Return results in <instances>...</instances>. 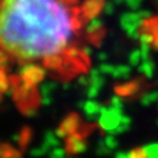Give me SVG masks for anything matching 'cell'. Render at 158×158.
<instances>
[{"label":"cell","mask_w":158,"mask_h":158,"mask_svg":"<svg viewBox=\"0 0 158 158\" xmlns=\"http://www.w3.org/2000/svg\"><path fill=\"white\" fill-rule=\"evenodd\" d=\"M78 18L67 0H2L0 45L25 62L62 56L71 48Z\"/></svg>","instance_id":"cell-1"},{"label":"cell","mask_w":158,"mask_h":158,"mask_svg":"<svg viewBox=\"0 0 158 158\" xmlns=\"http://www.w3.org/2000/svg\"><path fill=\"white\" fill-rule=\"evenodd\" d=\"M146 20L141 18L138 11H127L120 16V26L126 32V35L133 40H138L141 35V29L144 26Z\"/></svg>","instance_id":"cell-2"},{"label":"cell","mask_w":158,"mask_h":158,"mask_svg":"<svg viewBox=\"0 0 158 158\" xmlns=\"http://www.w3.org/2000/svg\"><path fill=\"white\" fill-rule=\"evenodd\" d=\"M123 111L114 108L112 106H102L101 116L98 118V126L102 131L106 133H111L113 130H116L121 123V118H122Z\"/></svg>","instance_id":"cell-3"},{"label":"cell","mask_w":158,"mask_h":158,"mask_svg":"<svg viewBox=\"0 0 158 158\" xmlns=\"http://www.w3.org/2000/svg\"><path fill=\"white\" fill-rule=\"evenodd\" d=\"M18 75L23 81L31 84V85H36L44 80V77L46 76V69L41 65L30 61L20 66Z\"/></svg>","instance_id":"cell-4"},{"label":"cell","mask_w":158,"mask_h":158,"mask_svg":"<svg viewBox=\"0 0 158 158\" xmlns=\"http://www.w3.org/2000/svg\"><path fill=\"white\" fill-rule=\"evenodd\" d=\"M82 111H84L85 118H86L89 122H95V121H98V118L101 116L102 105H100L96 100L89 98L87 101L84 102Z\"/></svg>","instance_id":"cell-5"},{"label":"cell","mask_w":158,"mask_h":158,"mask_svg":"<svg viewBox=\"0 0 158 158\" xmlns=\"http://www.w3.org/2000/svg\"><path fill=\"white\" fill-rule=\"evenodd\" d=\"M66 149L70 151L71 153L75 154H81L85 153L87 149V143L86 141L78 135V133H72L67 137V142H66Z\"/></svg>","instance_id":"cell-6"},{"label":"cell","mask_w":158,"mask_h":158,"mask_svg":"<svg viewBox=\"0 0 158 158\" xmlns=\"http://www.w3.org/2000/svg\"><path fill=\"white\" fill-rule=\"evenodd\" d=\"M103 0H85L81 8L82 16L87 19L97 16L98 13H101V10L103 9Z\"/></svg>","instance_id":"cell-7"},{"label":"cell","mask_w":158,"mask_h":158,"mask_svg":"<svg viewBox=\"0 0 158 158\" xmlns=\"http://www.w3.org/2000/svg\"><path fill=\"white\" fill-rule=\"evenodd\" d=\"M137 71L143 75L146 78H148V80H151V78H153L154 76V72H156V64L153 62L152 59H147V60H142V62L138 65L137 67Z\"/></svg>","instance_id":"cell-8"},{"label":"cell","mask_w":158,"mask_h":158,"mask_svg":"<svg viewBox=\"0 0 158 158\" xmlns=\"http://www.w3.org/2000/svg\"><path fill=\"white\" fill-rule=\"evenodd\" d=\"M132 76V66L131 65H117L114 66V70L112 72V77L116 80H127Z\"/></svg>","instance_id":"cell-9"},{"label":"cell","mask_w":158,"mask_h":158,"mask_svg":"<svg viewBox=\"0 0 158 158\" xmlns=\"http://www.w3.org/2000/svg\"><path fill=\"white\" fill-rule=\"evenodd\" d=\"M103 25H105L103 20L100 16H95V18L89 19L85 26V31L87 35H95V34H98L103 29Z\"/></svg>","instance_id":"cell-10"},{"label":"cell","mask_w":158,"mask_h":158,"mask_svg":"<svg viewBox=\"0 0 158 158\" xmlns=\"http://www.w3.org/2000/svg\"><path fill=\"white\" fill-rule=\"evenodd\" d=\"M60 127L67 133V136L75 133L76 130H77V127H78V118H77V116L76 114L67 116L65 120L61 122V126Z\"/></svg>","instance_id":"cell-11"},{"label":"cell","mask_w":158,"mask_h":158,"mask_svg":"<svg viewBox=\"0 0 158 158\" xmlns=\"http://www.w3.org/2000/svg\"><path fill=\"white\" fill-rule=\"evenodd\" d=\"M43 146L46 147L49 151L60 146V138L55 135V131H46L45 132L44 139H43Z\"/></svg>","instance_id":"cell-12"},{"label":"cell","mask_w":158,"mask_h":158,"mask_svg":"<svg viewBox=\"0 0 158 158\" xmlns=\"http://www.w3.org/2000/svg\"><path fill=\"white\" fill-rule=\"evenodd\" d=\"M139 103L143 107H149L153 103H158V91L153 90V91H148V92L143 94L139 100Z\"/></svg>","instance_id":"cell-13"},{"label":"cell","mask_w":158,"mask_h":158,"mask_svg":"<svg viewBox=\"0 0 158 158\" xmlns=\"http://www.w3.org/2000/svg\"><path fill=\"white\" fill-rule=\"evenodd\" d=\"M141 148H142L146 158H158V142L147 143Z\"/></svg>","instance_id":"cell-14"},{"label":"cell","mask_w":158,"mask_h":158,"mask_svg":"<svg viewBox=\"0 0 158 158\" xmlns=\"http://www.w3.org/2000/svg\"><path fill=\"white\" fill-rule=\"evenodd\" d=\"M142 52L141 49H133L128 55V65L132 67H138V65L142 62Z\"/></svg>","instance_id":"cell-15"},{"label":"cell","mask_w":158,"mask_h":158,"mask_svg":"<svg viewBox=\"0 0 158 158\" xmlns=\"http://www.w3.org/2000/svg\"><path fill=\"white\" fill-rule=\"evenodd\" d=\"M156 39H157V36L152 31H141L138 41H139V45L146 44V45H152L153 46Z\"/></svg>","instance_id":"cell-16"},{"label":"cell","mask_w":158,"mask_h":158,"mask_svg":"<svg viewBox=\"0 0 158 158\" xmlns=\"http://www.w3.org/2000/svg\"><path fill=\"white\" fill-rule=\"evenodd\" d=\"M56 89H57V84L55 81H45L40 86V94L41 96H51Z\"/></svg>","instance_id":"cell-17"},{"label":"cell","mask_w":158,"mask_h":158,"mask_svg":"<svg viewBox=\"0 0 158 158\" xmlns=\"http://www.w3.org/2000/svg\"><path fill=\"white\" fill-rule=\"evenodd\" d=\"M103 141H105L106 146H107V147H108L111 151H113V149H116V148L118 147V139H117L116 135L107 133V135L103 137Z\"/></svg>","instance_id":"cell-18"},{"label":"cell","mask_w":158,"mask_h":158,"mask_svg":"<svg viewBox=\"0 0 158 158\" xmlns=\"http://www.w3.org/2000/svg\"><path fill=\"white\" fill-rule=\"evenodd\" d=\"M111 152H112V151L106 146V143H105L103 138H100V139L97 141L96 153H97L98 156H108V154H111Z\"/></svg>","instance_id":"cell-19"},{"label":"cell","mask_w":158,"mask_h":158,"mask_svg":"<svg viewBox=\"0 0 158 158\" xmlns=\"http://www.w3.org/2000/svg\"><path fill=\"white\" fill-rule=\"evenodd\" d=\"M49 152H50V151H49L46 147H44V146L41 144V146H39V147H34V148H31V151H30L29 153H30L31 157L40 158V157H43V156L49 154Z\"/></svg>","instance_id":"cell-20"},{"label":"cell","mask_w":158,"mask_h":158,"mask_svg":"<svg viewBox=\"0 0 158 158\" xmlns=\"http://www.w3.org/2000/svg\"><path fill=\"white\" fill-rule=\"evenodd\" d=\"M110 106H112V107H114V108H118V110H122V111H123L125 102H123V97H122V95H113V96L111 97Z\"/></svg>","instance_id":"cell-21"},{"label":"cell","mask_w":158,"mask_h":158,"mask_svg":"<svg viewBox=\"0 0 158 158\" xmlns=\"http://www.w3.org/2000/svg\"><path fill=\"white\" fill-rule=\"evenodd\" d=\"M67 149L62 147H55L49 152V158H66Z\"/></svg>","instance_id":"cell-22"},{"label":"cell","mask_w":158,"mask_h":158,"mask_svg":"<svg viewBox=\"0 0 158 158\" xmlns=\"http://www.w3.org/2000/svg\"><path fill=\"white\" fill-rule=\"evenodd\" d=\"M103 76H105V75L90 76V78H91V85L95 86V87H97L98 90H101V89L105 86V82H106V80H105V77H103Z\"/></svg>","instance_id":"cell-23"},{"label":"cell","mask_w":158,"mask_h":158,"mask_svg":"<svg viewBox=\"0 0 158 158\" xmlns=\"http://www.w3.org/2000/svg\"><path fill=\"white\" fill-rule=\"evenodd\" d=\"M9 80H8V76L5 75L4 70L0 69V94L2 92H5L8 89H9Z\"/></svg>","instance_id":"cell-24"},{"label":"cell","mask_w":158,"mask_h":158,"mask_svg":"<svg viewBox=\"0 0 158 158\" xmlns=\"http://www.w3.org/2000/svg\"><path fill=\"white\" fill-rule=\"evenodd\" d=\"M102 11H103V14L107 15V16H111V15L114 14V11H116V4L113 3V0H108V2H105Z\"/></svg>","instance_id":"cell-25"},{"label":"cell","mask_w":158,"mask_h":158,"mask_svg":"<svg viewBox=\"0 0 158 158\" xmlns=\"http://www.w3.org/2000/svg\"><path fill=\"white\" fill-rule=\"evenodd\" d=\"M135 84L131 82V84H125L122 85L121 87H117V91L120 95H130V94H133L136 90H135Z\"/></svg>","instance_id":"cell-26"},{"label":"cell","mask_w":158,"mask_h":158,"mask_svg":"<svg viewBox=\"0 0 158 158\" xmlns=\"http://www.w3.org/2000/svg\"><path fill=\"white\" fill-rule=\"evenodd\" d=\"M100 71L102 75H111L112 76V72L114 70V66L111 65V64H107V62H101L100 66H98Z\"/></svg>","instance_id":"cell-27"},{"label":"cell","mask_w":158,"mask_h":158,"mask_svg":"<svg viewBox=\"0 0 158 158\" xmlns=\"http://www.w3.org/2000/svg\"><path fill=\"white\" fill-rule=\"evenodd\" d=\"M142 3H143V0H127V3H126L125 5H126L130 10L137 11V10H139Z\"/></svg>","instance_id":"cell-28"},{"label":"cell","mask_w":158,"mask_h":158,"mask_svg":"<svg viewBox=\"0 0 158 158\" xmlns=\"http://www.w3.org/2000/svg\"><path fill=\"white\" fill-rule=\"evenodd\" d=\"M139 49H141V52H142V59L143 60H147V59H151V51H152V45H139Z\"/></svg>","instance_id":"cell-29"},{"label":"cell","mask_w":158,"mask_h":158,"mask_svg":"<svg viewBox=\"0 0 158 158\" xmlns=\"http://www.w3.org/2000/svg\"><path fill=\"white\" fill-rule=\"evenodd\" d=\"M77 84L80 86H82V87L87 89L91 85V78L87 75H81V76H78V78H77Z\"/></svg>","instance_id":"cell-30"},{"label":"cell","mask_w":158,"mask_h":158,"mask_svg":"<svg viewBox=\"0 0 158 158\" xmlns=\"http://www.w3.org/2000/svg\"><path fill=\"white\" fill-rule=\"evenodd\" d=\"M100 91H101V90H98L97 87H95V86L90 85V86L87 87V90H86V95H87V97H89V98L95 100V98L100 95Z\"/></svg>","instance_id":"cell-31"},{"label":"cell","mask_w":158,"mask_h":158,"mask_svg":"<svg viewBox=\"0 0 158 158\" xmlns=\"http://www.w3.org/2000/svg\"><path fill=\"white\" fill-rule=\"evenodd\" d=\"M130 128H131V126L125 125V123H120V126H118L116 130H113L111 133H112V135H122V133H126Z\"/></svg>","instance_id":"cell-32"},{"label":"cell","mask_w":158,"mask_h":158,"mask_svg":"<svg viewBox=\"0 0 158 158\" xmlns=\"http://www.w3.org/2000/svg\"><path fill=\"white\" fill-rule=\"evenodd\" d=\"M81 54L85 57H91L92 54H94V48L91 45H85V46L81 48Z\"/></svg>","instance_id":"cell-33"},{"label":"cell","mask_w":158,"mask_h":158,"mask_svg":"<svg viewBox=\"0 0 158 158\" xmlns=\"http://www.w3.org/2000/svg\"><path fill=\"white\" fill-rule=\"evenodd\" d=\"M130 157L131 158H146L142 148H136V149L130 151Z\"/></svg>","instance_id":"cell-34"},{"label":"cell","mask_w":158,"mask_h":158,"mask_svg":"<svg viewBox=\"0 0 158 158\" xmlns=\"http://www.w3.org/2000/svg\"><path fill=\"white\" fill-rule=\"evenodd\" d=\"M137 11H138V14L141 15V18L144 19V20H148V19H151V18L153 16L152 11L148 10V9H139V10H137Z\"/></svg>","instance_id":"cell-35"},{"label":"cell","mask_w":158,"mask_h":158,"mask_svg":"<svg viewBox=\"0 0 158 158\" xmlns=\"http://www.w3.org/2000/svg\"><path fill=\"white\" fill-rule=\"evenodd\" d=\"M51 103H52L51 96H41V105L43 106H50Z\"/></svg>","instance_id":"cell-36"},{"label":"cell","mask_w":158,"mask_h":158,"mask_svg":"<svg viewBox=\"0 0 158 158\" xmlns=\"http://www.w3.org/2000/svg\"><path fill=\"white\" fill-rule=\"evenodd\" d=\"M96 57H97V60H98V61H101V62H106V61H107V59H108V55H107L106 52L101 51V52H97Z\"/></svg>","instance_id":"cell-37"},{"label":"cell","mask_w":158,"mask_h":158,"mask_svg":"<svg viewBox=\"0 0 158 158\" xmlns=\"http://www.w3.org/2000/svg\"><path fill=\"white\" fill-rule=\"evenodd\" d=\"M114 158H131L130 157V152H125V151H120L114 154Z\"/></svg>","instance_id":"cell-38"},{"label":"cell","mask_w":158,"mask_h":158,"mask_svg":"<svg viewBox=\"0 0 158 158\" xmlns=\"http://www.w3.org/2000/svg\"><path fill=\"white\" fill-rule=\"evenodd\" d=\"M25 114L27 117H35L36 116V110L34 107H29V108L25 110Z\"/></svg>","instance_id":"cell-39"},{"label":"cell","mask_w":158,"mask_h":158,"mask_svg":"<svg viewBox=\"0 0 158 158\" xmlns=\"http://www.w3.org/2000/svg\"><path fill=\"white\" fill-rule=\"evenodd\" d=\"M21 139H23V137H21V135H19V133L11 136V141H13L14 143H19V142H21Z\"/></svg>","instance_id":"cell-40"},{"label":"cell","mask_w":158,"mask_h":158,"mask_svg":"<svg viewBox=\"0 0 158 158\" xmlns=\"http://www.w3.org/2000/svg\"><path fill=\"white\" fill-rule=\"evenodd\" d=\"M113 3H114L116 5H121V4H126L127 0H113Z\"/></svg>","instance_id":"cell-41"},{"label":"cell","mask_w":158,"mask_h":158,"mask_svg":"<svg viewBox=\"0 0 158 158\" xmlns=\"http://www.w3.org/2000/svg\"><path fill=\"white\" fill-rule=\"evenodd\" d=\"M153 48H154L156 50H158V37L156 39V41H154V44H153Z\"/></svg>","instance_id":"cell-42"},{"label":"cell","mask_w":158,"mask_h":158,"mask_svg":"<svg viewBox=\"0 0 158 158\" xmlns=\"http://www.w3.org/2000/svg\"><path fill=\"white\" fill-rule=\"evenodd\" d=\"M5 56H6V54H4L2 50H0V60H2L3 57H5Z\"/></svg>","instance_id":"cell-43"},{"label":"cell","mask_w":158,"mask_h":158,"mask_svg":"<svg viewBox=\"0 0 158 158\" xmlns=\"http://www.w3.org/2000/svg\"><path fill=\"white\" fill-rule=\"evenodd\" d=\"M156 2H157V5H158V0H156Z\"/></svg>","instance_id":"cell-44"},{"label":"cell","mask_w":158,"mask_h":158,"mask_svg":"<svg viewBox=\"0 0 158 158\" xmlns=\"http://www.w3.org/2000/svg\"><path fill=\"white\" fill-rule=\"evenodd\" d=\"M157 126H158V120H157Z\"/></svg>","instance_id":"cell-45"},{"label":"cell","mask_w":158,"mask_h":158,"mask_svg":"<svg viewBox=\"0 0 158 158\" xmlns=\"http://www.w3.org/2000/svg\"><path fill=\"white\" fill-rule=\"evenodd\" d=\"M0 50H2V45H0Z\"/></svg>","instance_id":"cell-46"},{"label":"cell","mask_w":158,"mask_h":158,"mask_svg":"<svg viewBox=\"0 0 158 158\" xmlns=\"http://www.w3.org/2000/svg\"><path fill=\"white\" fill-rule=\"evenodd\" d=\"M70 158H76V157H70Z\"/></svg>","instance_id":"cell-47"},{"label":"cell","mask_w":158,"mask_h":158,"mask_svg":"<svg viewBox=\"0 0 158 158\" xmlns=\"http://www.w3.org/2000/svg\"><path fill=\"white\" fill-rule=\"evenodd\" d=\"M0 3H2V0H0Z\"/></svg>","instance_id":"cell-48"},{"label":"cell","mask_w":158,"mask_h":158,"mask_svg":"<svg viewBox=\"0 0 158 158\" xmlns=\"http://www.w3.org/2000/svg\"><path fill=\"white\" fill-rule=\"evenodd\" d=\"M157 107H158V105H157Z\"/></svg>","instance_id":"cell-49"}]
</instances>
